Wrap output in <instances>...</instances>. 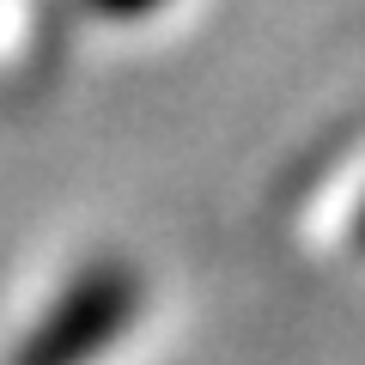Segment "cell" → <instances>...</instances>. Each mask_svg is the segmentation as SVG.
<instances>
[{"mask_svg": "<svg viewBox=\"0 0 365 365\" xmlns=\"http://www.w3.org/2000/svg\"><path fill=\"white\" fill-rule=\"evenodd\" d=\"M104 19H140V13H153V6H165V0H91Z\"/></svg>", "mask_w": 365, "mask_h": 365, "instance_id": "7a4b0ae2", "label": "cell"}, {"mask_svg": "<svg viewBox=\"0 0 365 365\" xmlns=\"http://www.w3.org/2000/svg\"><path fill=\"white\" fill-rule=\"evenodd\" d=\"M353 244L365 250V201H359V220H353Z\"/></svg>", "mask_w": 365, "mask_h": 365, "instance_id": "3957f363", "label": "cell"}, {"mask_svg": "<svg viewBox=\"0 0 365 365\" xmlns=\"http://www.w3.org/2000/svg\"><path fill=\"white\" fill-rule=\"evenodd\" d=\"M140 292L146 287L128 262L116 256L86 262L73 274V287L43 311V323L19 341L13 365H91L128 335V323L140 317Z\"/></svg>", "mask_w": 365, "mask_h": 365, "instance_id": "6da1fadb", "label": "cell"}]
</instances>
